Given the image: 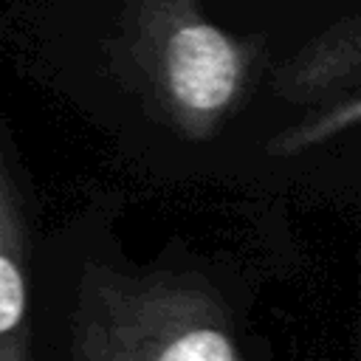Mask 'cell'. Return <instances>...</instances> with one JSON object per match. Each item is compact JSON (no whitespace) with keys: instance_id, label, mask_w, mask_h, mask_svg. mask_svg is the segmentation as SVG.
<instances>
[{"instance_id":"1","label":"cell","mask_w":361,"mask_h":361,"mask_svg":"<svg viewBox=\"0 0 361 361\" xmlns=\"http://www.w3.org/2000/svg\"><path fill=\"white\" fill-rule=\"evenodd\" d=\"M116 68L158 121L206 141L251 93L257 48L203 17L197 0H124Z\"/></svg>"},{"instance_id":"2","label":"cell","mask_w":361,"mask_h":361,"mask_svg":"<svg viewBox=\"0 0 361 361\" xmlns=\"http://www.w3.org/2000/svg\"><path fill=\"white\" fill-rule=\"evenodd\" d=\"M68 353L76 361H240L228 305L197 274L87 265Z\"/></svg>"},{"instance_id":"3","label":"cell","mask_w":361,"mask_h":361,"mask_svg":"<svg viewBox=\"0 0 361 361\" xmlns=\"http://www.w3.org/2000/svg\"><path fill=\"white\" fill-rule=\"evenodd\" d=\"M31 353V228L0 135V361H28Z\"/></svg>"},{"instance_id":"4","label":"cell","mask_w":361,"mask_h":361,"mask_svg":"<svg viewBox=\"0 0 361 361\" xmlns=\"http://www.w3.org/2000/svg\"><path fill=\"white\" fill-rule=\"evenodd\" d=\"M358 23L344 17L305 45L276 76V93L296 104H324L358 93Z\"/></svg>"},{"instance_id":"5","label":"cell","mask_w":361,"mask_h":361,"mask_svg":"<svg viewBox=\"0 0 361 361\" xmlns=\"http://www.w3.org/2000/svg\"><path fill=\"white\" fill-rule=\"evenodd\" d=\"M361 116V102L358 93H347L333 99L327 107H322L316 116L302 118L299 124L282 130L274 135V141L268 144V152L274 155H293V152H305L322 141H327L330 135H338L344 130H353L358 124Z\"/></svg>"}]
</instances>
